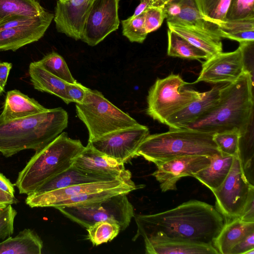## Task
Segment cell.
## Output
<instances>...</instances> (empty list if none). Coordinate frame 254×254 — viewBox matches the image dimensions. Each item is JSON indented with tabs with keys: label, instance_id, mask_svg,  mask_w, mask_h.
<instances>
[{
	"label": "cell",
	"instance_id": "6da1fadb",
	"mask_svg": "<svg viewBox=\"0 0 254 254\" xmlns=\"http://www.w3.org/2000/svg\"><path fill=\"white\" fill-rule=\"evenodd\" d=\"M137 231L132 238L151 236L213 245L224 225L222 215L206 202L192 199L166 211L135 216Z\"/></svg>",
	"mask_w": 254,
	"mask_h": 254
},
{
	"label": "cell",
	"instance_id": "7a4b0ae2",
	"mask_svg": "<svg viewBox=\"0 0 254 254\" xmlns=\"http://www.w3.org/2000/svg\"><path fill=\"white\" fill-rule=\"evenodd\" d=\"M253 118V75L246 70L236 80L223 84L216 106L184 128L211 134L238 130L243 136L250 131Z\"/></svg>",
	"mask_w": 254,
	"mask_h": 254
},
{
	"label": "cell",
	"instance_id": "3957f363",
	"mask_svg": "<svg viewBox=\"0 0 254 254\" xmlns=\"http://www.w3.org/2000/svg\"><path fill=\"white\" fill-rule=\"evenodd\" d=\"M68 120L61 107L12 120L0 119V152L9 157L26 149L38 151L67 127Z\"/></svg>",
	"mask_w": 254,
	"mask_h": 254
},
{
	"label": "cell",
	"instance_id": "277c9868",
	"mask_svg": "<svg viewBox=\"0 0 254 254\" xmlns=\"http://www.w3.org/2000/svg\"><path fill=\"white\" fill-rule=\"evenodd\" d=\"M84 147L79 139L62 132L35 154L19 173L14 185L28 195L48 180L70 167Z\"/></svg>",
	"mask_w": 254,
	"mask_h": 254
},
{
	"label": "cell",
	"instance_id": "5b68a950",
	"mask_svg": "<svg viewBox=\"0 0 254 254\" xmlns=\"http://www.w3.org/2000/svg\"><path fill=\"white\" fill-rule=\"evenodd\" d=\"M219 153L213 134L188 128H170L165 132L149 134L137 151V156L156 165L184 156L211 157Z\"/></svg>",
	"mask_w": 254,
	"mask_h": 254
},
{
	"label": "cell",
	"instance_id": "8992f818",
	"mask_svg": "<svg viewBox=\"0 0 254 254\" xmlns=\"http://www.w3.org/2000/svg\"><path fill=\"white\" fill-rule=\"evenodd\" d=\"M75 108L77 117L87 128L88 141L114 131L140 125L111 103L101 92L86 87L83 102L76 103Z\"/></svg>",
	"mask_w": 254,
	"mask_h": 254
},
{
	"label": "cell",
	"instance_id": "52a82bcc",
	"mask_svg": "<svg viewBox=\"0 0 254 254\" xmlns=\"http://www.w3.org/2000/svg\"><path fill=\"white\" fill-rule=\"evenodd\" d=\"M188 84L179 74L158 78L148 91L147 114L165 124L171 116L201 96L202 92L184 88Z\"/></svg>",
	"mask_w": 254,
	"mask_h": 254
},
{
	"label": "cell",
	"instance_id": "ba28073f",
	"mask_svg": "<svg viewBox=\"0 0 254 254\" xmlns=\"http://www.w3.org/2000/svg\"><path fill=\"white\" fill-rule=\"evenodd\" d=\"M127 194L115 195L89 204L56 209L67 218L86 228L98 222L112 221L118 223L121 231H124L134 216L133 206Z\"/></svg>",
	"mask_w": 254,
	"mask_h": 254
},
{
	"label": "cell",
	"instance_id": "9c48e42d",
	"mask_svg": "<svg viewBox=\"0 0 254 254\" xmlns=\"http://www.w3.org/2000/svg\"><path fill=\"white\" fill-rule=\"evenodd\" d=\"M254 186L245 176L239 156H234L230 170L221 185L213 191L215 208L224 223L239 218Z\"/></svg>",
	"mask_w": 254,
	"mask_h": 254
},
{
	"label": "cell",
	"instance_id": "30bf717a",
	"mask_svg": "<svg viewBox=\"0 0 254 254\" xmlns=\"http://www.w3.org/2000/svg\"><path fill=\"white\" fill-rule=\"evenodd\" d=\"M149 134L148 127L140 124L110 132L88 142L99 152L125 163L137 156L139 145Z\"/></svg>",
	"mask_w": 254,
	"mask_h": 254
},
{
	"label": "cell",
	"instance_id": "8fae6325",
	"mask_svg": "<svg viewBox=\"0 0 254 254\" xmlns=\"http://www.w3.org/2000/svg\"><path fill=\"white\" fill-rule=\"evenodd\" d=\"M120 0H94L87 13L81 40L89 46H95L119 28Z\"/></svg>",
	"mask_w": 254,
	"mask_h": 254
},
{
	"label": "cell",
	"instance_id": "7c38bea8",
	"mask_svg": "<svg viewBox=\"0 0 254 254\" xmlns=\"http://www.w3.org/2000/svg\"><path fill=\"white\" fill-rule=\"evenodd\" d=\"M246 70H248L244 51L240 45L234 51L222 52L206 60L193 83L200 81L214 84L232 82Z\"/></svg>",
	"mask_w": 254,
	"mask_h": 254
},
{
	"label": "cell",
	"instance_id": "4fadbf2b",
	"mask_svg": "<svg viewBox=\"0 0 254 254\" xmlns=\"http://www.w3.org/2000/svg\"><path fill=\"white\" fill-rule=\"evenodd\" d=\"M211 157L188 155L175 158L156 165L152 175L160 183L162 192L176 190L177 182L183 177L191 176L207 166Z\"/></svg>",
	"mask_w": 254,
	"mask_h": 254
},
{
	"label": "cell",
	"instance_id": "5bb4252c",
	"mask_svg": "<svg viewBox=\"0 0 254 254\" xmlns=\"http://www.w3.org/2000/svg\"><path fill=\"white\" fill-rule=\"evenodd\" d=\"M131 181V179H118L109 181L76 185L43 193H32L27 195L25 202L31 208L52 207L55 203L67 198L83 193L97 192L115 189Z\"/></svg>",
	"mask_w": 254,
	"mask_h": 254
},
{
	"label": "cell",
	"instance_id": "9a60e30c",
	"mask_svg": "<svg viewBox=\"0 0 254 254\" xmlns=\"http://www.w3.org/2000/svg\"><path fill=\"white\" fill-rule=\"evenodd\" d=\"M54 18V14L45 10L31 23L0 30V51H15L38 41L44 36Z\"/></svg>",
	"mask_w": 254,
	"mask_h": 254
},
{
	"label": "cell",
	"instance_id": "2e32d148",
	"mask_svg": "<svg viewBox=\"0 0 254 254\" xmlns=\"http://www.w3.org/2000/svg\"><path fill=\"white\" fill-rule=\"evenodd\" d=\"M94 0H58L54 18L58 32L75 40H80L87 13Z\"/></svg>",
	"mask_w": 254,
	"mask_h": 254
},
{
	"label": "cell",
	"instance_id": "e0dca14e",
	"mask_svg": "<svg viewBox=\"0 0 254 254\" xmlns=\"http://www.w3.org/2000/svg\"><path fill=\"white\" fill-rule=\"evenodd\" d=\"M72 165L92 174L114 178H131L130 172L125 168L123 162L99 152L89 142L76 157Z\"/></svg>",
	"mask_w": 254,
	"mask_h": 254
},
{
	"label": "cell",
	"instance_id": "ac0fdd59",
	"mask_svg": "<svg viewBox=\"0 0 254 254\" xmlns=\"http://www.w3.org/2000/svg\"><path fill=\"white\" fill-rule=\"evenodd\" d=\"M223 85L216 84L210 90L202 92L200 97L168 118L165 124L169 128H184L198 120L218 103Z\"/></svg>",
	"mask_w": 254,
	"mask_h": 254
},
{
	"label": "cell",
	"instance_id": "d6986e66",
	"mask_svg": "<svg viewBox=\"0 0 254 254\" xmlns=\"http://www.w3.org/2000/svg\"><path fill=\"white\" fill-rule=\"evenodd\" d=\"M148 254H219L213 245L151 236L144 239Z\"/></svg>",
	"mask_w": 254,
	"mask_h": 254
},
{
	"label": "cell",
	"instance_id": "ffe728a7",
	"mask_svg": "<svg viewBox=\"0 0 254 254\" xmlns=\"http://www.w3.org/2000/svg\"><path fill=\"white\" fill-rule=\"evenodd\" d=\"M118 179L122 178H114L92 174L83 171L72 165L66 170L46 181L38 187L33 193H43L76 185L109 181Z\"/></svg>",
	"mask_w": 254,
	"mask_h": 254
},
{
	"label": "cell",
	"instance_id": "44dd1931",
	"mask_svg": "<svg viewBox=\"0 0 254 254\" xmlns=\"http://www.w3.org/2000/svg\"><path fill=\"white\" fill-rule=\"evenodd\" d=\"M48 110L19 90H12L6 93L0 119L12 120L45 112Z\"/></svg>",
	"mask_w": 254,
	"mask_h": 254
},
{
	"label": "cell",
	"instance_id": "7402d4cb",
	"mask_svg": "<svg viewBox=\"0 0 254 254\" xmlns=\"http://www.w3.org/2000/svg\"><path fill=\"white\" fill-rule=\"evenodd\" d=\"M168 29L203 50L209 58L223 51L221 38L195 27L167 23Z\"/></svg>",
	"mask_w": 254,
	"mask_h": 254
},
{
	"label": "cell",
	"instance_id": "603a6c76",
	"mask_svg": "<svg viewBox=\"0 0 254 254\" xmlns=\"http://www.w3.org/2000/svg\"><path fill=\"white\" fill-rule=\"evenodd\" d=\"M234 156L221 153L211 157L210 164L193 175V177L209 188L212 192L216 190L227 176Z\"/></svg>",
	"mask_w": 254,
	"mask_h": 254
},
{
	"label": "cell",
	"instance_id": "cb8c5ba5",
	"mask_svg": "<svg viewBox=\"0 0 254 254\" xmlns=\"http://www.w3.org/2000/svg\"><path fill=\"white\" fill-rule=\"evenodd\" d=\"M28 72L36 90L55 95L66 104L70 103L65 91L68 83L48 71L38 61L30 63Z\"/></svg>",
	"mask_w": 254,
	"mask_h": 254
},
{
	"label": "cell",
	"instance_id": "d4e9b609",
	"mask_svg": "<svg viewBox=\"0 0 254 254\" xmlns=\"http://www.w3.org/2000/svg\"><path fill=\"white\" fill-rule=\"evenodd\" d=\"M254 231V222H247L239 218L224 223L213 242L219 254H229L232 248L245 237Z\"/></svg>",
	"mask_w": 254,
	"mask_h": 254
},
{
	"label": "cell",
	"instance_id": "484cf974",
	"mask_svg": "<svg viewBox=\"0 0 254 254\" xmlns=\"http://www.w3.org/2000/svg\"><path fill=\"white\" fill-rule=\"evenodd\" d=\"M43 241L29 229L20 231L14 237H8L0 243V254H41Z\"/></svg>",
	"mask_w": 254,
	"mask_h": 254
},
{
	"label": "cell",
	"instance_id": "4316f807",
	"mask_svg": "<svg viewBox=\"0 0 254 254\" xmlns=\"http://www.w3.org/2000/svg\"><path fill=\"white\" fill-rule=\"evenodd\" d=\"M181 7L176 16L167 19V23L195 27L219 36L218 25L204 18L194 0H177Z\"/></svg>",
	"mask_w": 254,
	"mask_h": 254
},
{
	"label": "cell",
	"instance_id": "83f0119b",
	"mask_svg": "<svg viewBox=\"0 0 254 254\" xmlns=\"http://www.w3.org/2000/svg\"><path fill=\"white\" fill-rule=\"evenodd\" d=\"M45 10L36 0H0V22L13 16L35 17Z\"/></svg>",
	"mask_w": 254,
	"mask_h": 254
},
{
	"label": "cell",
	"instance_id": "f1b7e54d",
	"mask_svg": "<svg viewBox=\"0 0 254 254\" xmlns=\"http://www.w3.org/2000/svg\"><path fill=\"white\" fill-rule=\"evenodd\" d=\"M220 37L239 42L254 41V18L226 21L218 25Z\"/></svg>",
	"mask_w": 254,
	"mask_h": 254
},
{
	"label": "cell",
	"instance_id": "f546056e",
	"mask_svg": "<svg viewBox=\"0 0 254 254\" xmlns=\"http://www.w3.org/2000/svg\"><path fill=\"white\" fill-rule=\"evenodd\" d=\"M167 55L191 60H207L208 55L175 32L168 29Z\"/></svg>",
	"mask_w": 254,
	"mask_h": 254
},
{
	"label": "cell",
	"instance_id": "4dcf8cb0",
	"mask_svg": "<svg viewBox=\"0 0 254 254\" xmlns=\"http://www.w3.org/2000/svg\"><path fill=\"white\" fill-rule=\"evenodd\" d=\"M231 0H194L202 16L219 25L226 21L225 17Z\"/></svg>",
	"mask_w": 254,
	"mask_h": 254
},
{
	"label": "cell",
	"instance_id": "1f68e13d",
	"mask_svg": "<svg viewBox=\"0 0 254 254\" xmlns=\"http://www.w3.org/2000/svg\"><path fill=\"white\" fill-rule=\"evenodd\" d=\"M86 229L88 239L96 246L111 241L121 231L119 224L112 221L98 222Z\"/></svg>",
	"mask_w": 254,
	"mask_h": 254
},
{
	"label": "cell",
	"instance_id": "d6a6232c",
	"mask_svg": "<svg viewBox=\"0 0 254 254\" xmlns=\"http://www.w3.org/2000/svg\"><path fill=\"white\" fill-rule=\"evenodd\" d=\"M48 71L68 83H75L74 78L64 58L53 52L38 61Z\"/></svg>",
	"mask_w": 254,
	"mask_h": 254
},
{
	"label": "cell",
	"instance_id": "836d02e7",
	"mask_svg": "<svg viewBox=\"0 0 254 254\" xmlns=\"http://www.w3.org/2000/svg\"><path fill=\"white\" fill-rule=\"evenodd\" d=\"M122 33L130 42L142 43L145 40L148 33L144 26V13L122 21Z\"/></svg>",
	"mask_w": 254,
	"mask_h": 254
},
{
	"label": "cell",
	"instance_id": "e575fe53",
	"mask_svg": "<svg viewBox=\"0 0 254 254\" xmlns=\"http://www.w3.org/2000/svg\"><path fill=\"white\" fill-rule=\"evenodd\" d=\"M241 137L238 130L224 131L213 134V140L221 154L236 156L238 155Z\"/></svg>",
	"mask_w": 254,
	"mask_h": 254
},
{
	"label": "cell",
	"instance_id": "d590c367",
	"mask_svg": "<svg viewBox=\"0 0 254 254\" xmlns=\"http://www.w3.org/2000/svg\"><path fill=\"white\" fill-rule=\"evenodd\" d=\"M254 0H231L225 20L254 18Z\"/></svg>",
	"mask_w": 254,
	"mask_h": 254
},
{
	"label": "cell",
	"instance_id": "8d00e7d4",
	"mask_svg": "<svg viewBox=\"0 0 254 254\" xmlns=\"http://www.w3.org/2000/svg\"><path fill=\"white\" fill-rule=\"evenodd\" d=\"M16 214L17 211L11 204L0 211V240H5L13 233Z\"/></svg>",
	"mask_w": 254,
	"mask_h": 254
},
{
	"label": "cell",
	"instance_id": "74e56055",
	"mask_svg": "<svg viewBox=\"0 0 254 254\" xmlns=\"http://www.w3.org/2000/svg\"><path fill=\"white\" fill-rule=\"evenodd\" d=\"M144 26L148 34L158 29L166 18L164 7H151L144 11Z\"/></svg>",
	"mask_w": 254,
	"mask_h": 254
},
{
	"label": "cell",
	"instance_id": "f35d334b",
	"mask_svg": "<svg viewBox=\"0 0 254 254\" xmlns=\"http://www.w3.org/2000/svg\"><path fill=\"white\" fill-rule=\"evenodd\" d=\"M85 86L77 82L73 84L67 83L65 91L70 103H81L85 95Z\"/></svg>",
	"mask_w": 254,
	"mask_h": 254
},
{
	"label": "cell",
	"instance_id": "ab89813d",
	"mask_svg": "<svg viewBox=\"0 0 254 254\" xmlns=\"http://www.w3.org/2000/svg\"><path fill=\"white\" fill-rule=\"evenodd\" d=\"M254 250V231L251 232L236 245L229 254H247Z\"/></svg>",
	"mask_w": 254,
	"mask_h": 254
},
{
	"label": "cell",
	"instance_id": "60d3db41",
	"mask_svg": "<svg viewBox=\"0 0 254 254\" xmlns=\"http://www.w3.org/2000/svg\"><path fill=\"white\" fill-rule=\"evenodd\" d=\"M239 219L244 222H254V190L251 191Z\"/></svg>",
	"mask_w": 254,
	"mask_h": 254
},
{
	"label": "cell",
	"instance_id": "b9f144b4",
	"mask_svg": "<svg viewBox=\"0 0 254 254\" xmlns=\"http://www.w3.org/2000/svg\"><path fill=\"white\" fill-rule=\"evenodd\" d=\"M166 3V0H140L132 16L135 17L141 14L149 7H164Z\"/></svg>",
	"mask_w": 254,
	"mask_h": 254
},
{
	"label": "cell",
	"instance_id": "7bdbcfd3",
	"mask_svg": "<svg viewBox=\"0 0 254 254\" xmlns=\"http://www.w3.org/2000/svg\"><path fill=\"white\" fill-rule=\"evenodd\" d=\"M12 64L8 62H0V96L4 91L5 85Z\"/></svg>",
	"mask_w": 254,
	"mask_h": 254
},
{
	"label": "cell",
	"instance_id": "ee69618b",
	"mask_svg": "<svg viewBox=\"0 0 254 254\" xmlns=\"http://www.w3.org/2000/svg\"><path fill=\"white\" fill-rule=\"evenodd\" d=\"M17 200L12 195L0 189V211L8 205L17 203Z\"/></svg>",
	"mask_w": 254,
	"mask_h": 254
},
{
	"label": "cell",
	"instance_id": "f6af8a7d",
	"mask_svg": "<svg viewBox=\"0 0 254 254\" xmlns=\"http://www.w3.org/2000/svg\"><path fill=\"white\" fill-rule=\"evenodd\" d=\"M14 185L6 178L3 175L0 173V189L12 195H14L15 190Z\"/></svg>",
	"mask_w": 254,
	"mask_h": 254
},
{
	"label": "cell",
	"instance_id": "bcb514c9",
	"mask_svg": "<svg viewBox=\"0 0 254 254\" xmlns=\"http://www.w3.org/2000/svg\"><path fill=\"white\" fill-rule=\"evenodd\" d=\"M59 0L60 1H61L62 2H64L68 0Z\"/></svg>",
	"mask_w": 254,
	"mask_h": 254
},
{
	"label": "cell",
	"instance_id": "7dc6e473",
	"mask_svg": "<svg viewBox=\"0 0 254 254\" xmlns=\"http://www.w3.org/2000/svg\"><path fill=\"white\" fill-rule=\"evenodd\" d=\"M170 0H166V3H167L168 1H170Z\"/></svg>",
	"mask_w": 254,
	"mask_h": 254
}]
</instances>
